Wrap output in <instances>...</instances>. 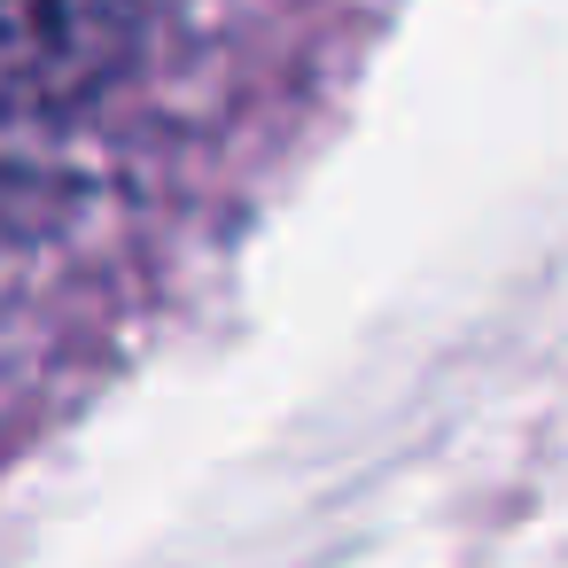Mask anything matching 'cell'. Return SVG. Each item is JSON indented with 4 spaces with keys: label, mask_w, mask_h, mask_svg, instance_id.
Wrapping results in <instances>:
<instances>
[{
    "label": "cell",
    "mask_w": 568,
    "mask_h": 568,
    "mask_svg": "<svg viewBox=\"0 0 568 568\" xmlns=\"http://www.w3.org/2000/svg\"><path fill=\"white\" fill-rule=\"evenodd\" d=\"M149 40V0H0V133L94 110Z\"/></svg>",
    "instance_id": "1"
}]
</instances>
